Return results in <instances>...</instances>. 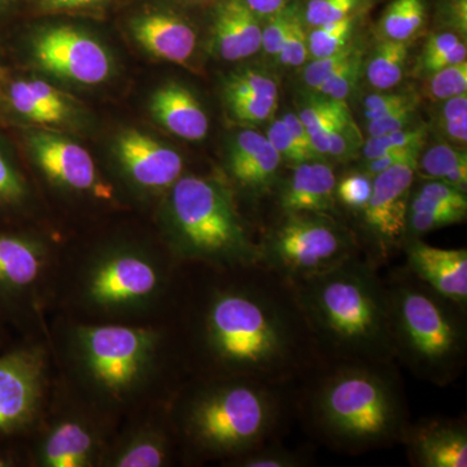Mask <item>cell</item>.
Segmentation results:
<instances>
[{"label": "cell", "instance_id": "36", "mask_svg": "<svg viewBox=\"0 0 467 467\" xmlns=\"http://www.w3.org/2000/svg\"><path fill=\"white\" fill-rule=\"evenodd\" d=\"M365 0H309L304 12V21L316 27L337 23L355 16Z\"/></svg>", "mask_w": 467, "mask_h": 467}, {"label": "cell", "instance_id": "34", "mask_svg": "<svg viewBox=\"0 0 467 467\" xmlns=\"http://www.w3.org/2000/svg\"><path fill=\"white\" fill-rule=\"evenodd\" d=\"M426 140V129L423 126L416 128L402 129L396 133L382 135V137H368L362 147L364 158L374 160L391 152V150L401 149H411V147H423Z\"/></svg>", "mask_w": 467, "mask_h": 467}, {"label": "cell", "instance_id": "38", "mask_svg": "<svg viewBox=\"0 0 467 467\" xmlns=\"http://www.w3.org/2000/svg\"><path fill=\"white\" fill-rule=\"evenodd\" d=\"M371 192H373V177L364 171H358V173L344 175L337 181L335 199L344 207L361 212L368 204Z\"/></svg>", "mask_w": 467, "mask_h": 467}, {"label": "cell", "instance_id": "20", "mask_svg": "<svg viewBox=\"0 0 467 467\" xmlns=\"http://www.w3.org/2000/svg\"><path fill=\"white\" fill-rule=\"evenodd\" d=\"M337 181L333 168L321 160L295 165L290 180L279 195V205L285 216L330 213L337 204Z\"/></svg>", "mask_w": 467, "mask_h": 467}, {"label": "cell", "instance_id": "32", "mask_svg": "<svg viewBox=\"0 0 467 467\" xmlns=\"http://www.w3.org/2000/svg\"><path fill=\"white\" fill-rule=\"evenodd\" d=\"M425 95L432 101H445L467 92V60L429 75Z\"/></svg>", "mask_w": 467, "mask_h": 467}, {"label": "cell", "instance_id": "51", "mask_svg": "<svg viewBox=\"0 0 467 467\" xmlns=\"http://www.w3.org/2000/svg\"><path fill=\"white\" fill-rule=\"evenodd\" d=\"M259 18H269L294 5V0H243Z\"/></svg>", "mask_w": 467, "mask_h": 467}, {"label": "cell", "instance_id": "33", "mask_svg": "<svg viewBox=\"0 0 467 467\" xmlns=\"http://www.w3.org/2000/svg\"><path fill=\"white\" fill-rule=\"evenodd\" d=\"M467 164L465 150L454 149L451 144L441 143L431 147L418 159L417 171L427 180H439L460 165Z\"/></svg>", "mask_w": 467, "mask_h": 467}, {"label": "cell", "instance_id": "48", "mask_svg": "<svg viewBox=\"0 0 467 467\" xmlns=\"http://www.w3.org/2000/svg\"><path fill=\"white\" fill-rule=\"evenodd\" d=\"M466 57L467 47L465 42L461 41L454 47H451L450 51L444 52V54L439 55L438 57L427 61L423 66L417 67V72L420 75L429 76L436 72V70L442 69V67L462 63V61L466 60Z\"/></svg>", "mask_w": 467, "mask_h": 467}, {"label": "cell", "instance_id": "7", "mask_svg": "<svg viewBox=\"0 0 467 467\" xmlns=\"http://www.w3.org/2000/svg\"><path fill=\"white\" fill-rule=\"evenodd\" d=\"M73 352L82 378L99 395L121 401L140 389L158 355L152 328L85 325L73 333Z\"/></svg>", "mask_w": 467, "mask_h": 467}, {"label": "cell", "instance_id": "42", "mask_svg": "<svg viewBox=\"0 0 467 467\" xmlns=\"http://www.w3.org/2000/svg\"><path fill=\"white\" fill-rule=\"evenodd\" d=\"M27 187L23 175L0 152V207H15L26 201Z\"/></svg>", "mask_w": 467, "mask_h": 467}, {"label": "cell", "instance_id": "56", "mask_svg": "<svg viewBox=\"0 0 467 467\" xmlns=\"http://www.w3.org/2000/svg\"><path fill=\"white\" fill-rule=\"evenodd\" d=\"M16 465V460L8 451H0V467H11Z\"/></svg>", "mask_w": 467, "mask_h": 467}, {"label": "cell", "instance_id": "31", "mask_svg": "<svg viewBox=\"0 0 467 467\" xmlns=\"http://www.w3.org/2000/svg\"><path fill=\"white\" fill-rule=\"evenodd\" d=\"M364 67V50L358 46L352 57L325 79L316 94L337 101H346L355 90Z\"/></svg>", "mask_w": 467, "mask_h": 467}, {"label": "cell", "instance_id": "45", "mask_svg": "<svg viewBox=\"0 0 467 467\" xmlns=\"http://www.w3.org/2000/svg\"><path fill=\"white\" fill-rule=\"evenodd\" d=\"M414 195L467 212L466 192L454 189L441 181L430 180L429 182L422 184Z\"/></svg>", "mask_w": 467, "mask_h": 467}, {"label": "cell", "instance_id": "55", "mask_svg": "<svg viewBox=\"0 0 467 467\" xmlns=\"http://www.w3.org/2000/svg\"><path fill=\"white\" fill-rule=\"evenodd\" d=\"M103 0H42L43 5L50 9H70L88 7Z\"/></svg>", "mask_w": 467, "mask_h": 467}, {"label": "cell", "instance_id": "25", "mask_svg": "<svg viewBox=\"0 0 467 467\" xmlns=\"http://www.w3.org/2000/svg\"><path fill=\"white\" fill-rule=\"evenodd\" d=\"M7 99L12 109L36 124H57L70 115L69 101L41 79H21L9 85Z\"/></svg>", "mask_w": 467, "mask_h": 467}, {"label": "cell", "instance_id": "15", "mask_svg": "<svg viewBox=\"0 0 467 467\" xmlns=\"http://www.w3.org/2000/svg\"><path fill=\"white\" fill-rule=\"evenodd\" d=\"M45 266L46 254L39 243L0 232V313L16 309L32 294Z\"/></svg>", "mask_w": 467, "mask_h": 467}, {"label": "cell", "instance_id": "10", "mask_svg": "<svg viewBox=\"0 0 467 467\" xmlns=\"http://www.w3.org/2000/svg\"><path fill=\"white\" fill-rule=\"evenodd\" d=\"M33 57L41 69L76 84H101L112 72V58L104 46L70 26L39 34L33 43Z\"/></svg>", "mask_w": 467, "mask_h": 467}, {"label": "cell", "instance_id": "37", "mask_svg": "<svg viewBox=\"0 0 467 467\" xmlns=\"http://www.w3.org/2000/svg\"><path fill=\"white\" fill-rule=\"evenodd\" d=\"M278 58L285 67H290L304 66L309 58L308 33L304 24V17L301 16L296 5L292 11L290 29Z\"/></svg>", "mask_w": 467, "mask_h": 467}, {"label": "cell", "instance_id": "43", "mask_svg": "<svg viewBox=\"0 0 467 467\" xmlns=\"http://www.w3.org/2000/svg\"><path fill=\"white\" fill-rule=\"evenodd\" d=\"M295 5H290L267 18L266 26L261 33V48L266 52L269 57H278L279 52L284 48L285 36L290 29L292 11Z\"/></svg>", "mask_w": 467, "mask_h": 467}, {"label": "cell", "instance_id": "44", "mask_svg": "<svg viewBox=\"0 0 467 467\" xmlns=\"http://www.w3.org/2000/svg\"><path fill=\"white\" fill-rule=\"evenodd\" d=\"M466 216L459 213H438V212H408L407 233L414 235L434 232L441 227L462 223Z\"/></svg>", "mask_w": 467, "mask_h": 467}, {"label": "cell", "instance_id": "11", "mask_svg": "<svg viewBox=\"0 0 467 467\" xmlns=\"http://www.w3.org/2000/svg\"><path fill=\"white\" fill-rule=\"evenodd\" d=\"M45 359L34 348L0 356V441L11 438L33 422L41 407Z\"/></svg>", "mask_w": 467, "mask_h": 467}, {"label": "cell", "instance_id": "16", "mask_svg": "<svg viewBox=\"0 0 467 467\" xmlns=\"http://www.w3.org/2000/svg\"><path fill=\"white\" fill-rule=\"evenodd\" d=\"M401 441L409 461L418 467H466L467 429L462 420H423L408 425Z\"/></svg>", "mask_w": 467, "mask_h": 467}, {"label": "cell", "instance_id": "30", "mask_svg": "<svg viewBox=\"0 0 467 467\" xmlns=\"http://www.w3.org/2000/svg\"><path fill=\"white\" fill-rule=\"evenodd\" d=\"M355 26L356 15L337 23L313 27L308 34L309 57H325L342 51L352 42Z\"/></svg>", "mask_w": 467, "mask_h": 467}, {"label": "cell", "instance_id": "18", "mask_svg": "<svg viewBox=\"0 0 467 467\" xmlns=\"http://www.w3.org/2000/svg\"><path fill=\"white\" fill-rule=\"evenodd\" d=\"M282 159L256 130H242L233 138L227 153V171L234 182L252 195H263L275 186Z\"/></svg>", "mask_w": 467, "mask_h": 467}, {"label": "cell", "instance_id": "49", "mask_svg": "<svg viewBox=\"0 0 467 467\" xmlns=\"http://www.w3.org/2000/svg\"><path fill=\"white\" fill-rule=\"evenodd\" d=\"M461 42L460 36L451 32H442L430 36L429 41L426 42L423 47L422 54H420V60H418L417 67L423 66L427 61L438 57L439 55L450 51L451 47Z\"/></svg>", "mask_w": 467, "mask_h": 467}, {"label": "cell", "instance_id": "5", "mask_svg": "<svg viewBox=\"0 0 467 467\" xmlns=\"http://www.w3.org/2000/svg\"><path fill=\"white\" fill-rule=\"evenodd\" d=\"M275 389L244 378H223L202 387L184 405V438L209 457L233 460L256 450L272 438L281 420Z\"/></svg>", "mask_w": 467, "mask_h": 467}, {"label": "cell", "instance_id": "13", "mask_svg": "<svg viewBox=\"0 0 467 467\" xmlns=\"http://www.w3.org/2000/svg\"><path fill=\"white\" fill-rule=\"evenodd\" d=\"M116 158L126 177L143 190L171 189L183 171L182 156L150 135L126 130L119 135Z\"/></svg>", "mask_w": 467, "mask_h": 467}, {"label": "cell", "instance_id": "41", "mask_svg": "<svg viewBox=\"0 0 467 467\" xmlns=\"http://www.w3.org/2000/svg\"><path fill=\"white\" fill-rule=\"evenodd\" d=\"M413 103H418V98L410 92H376L368 95L364 101L365 119L367 121H374Z\"/></svg>", "mask_w": 467, "mask_h": 467}, {"label": "cell", "instance_id": "17", "mask_svg": "<svg viewBox=\"0 0 467 467\" xmlns=\"http://www.w3.org/2000/svg\"><path fill=\"white\" fill-rule=\"evenodd\" d=\"M409 272L441 296L466 306V248L447 250L426 243L410 241L405 245Z\"/></svg>", "mask_w": 467, "mask_h": 467}, {"label": "cell", "instance_id": "54", "mask_svg": "<svg viewBox=\"0 0 467 467\" xmlns=\"http://www.w3.org/2000/svg\"><path fill=\"white\" fill-rule=\"evenodd\" d=\"M441 182L450 184V186L454 187V189L466 192L467 164L460 165V167L454 168L453 171H450V173L445 175L444 178H441Z\"/></svg>", "mask_w": 467, "mask_h": 467}, {"label": "cell", "instance_id": "9", "mask_svg": "<svg viewBox=\"0 0 467 467\" xmlns=\"http://www.w3.org/2000/svg\"><path fill=\"white\" fill-rule=\"evenodd\" d=\"M164 285V273L142 252L117 250L94 261L86 273L84 296L107 315L134 312L149 306Z\"/></svg>", "mask_w": 467, "mask_h": 467}, {"label": "cell", "instance_id": "40", "mask_svg": "<svg viewBox=\"0 0 467 467\" xmlns=\"http://www.w3.org/2000/svg\"><path fill=\"white\" fill-rule=\"evenodd\" d=\"M266 137L278 152V155L281 156L282 161H287L288 164L295 167V165H299L301 162L316 160L297 143L282 119L272 122V125L267 129Z\"/></svg>", "mask_w": 467, "mask_h": 467}, {"label": "cell", "instance_id": "3", "mask_svg": "<svg viewBox=\"0 0 467 467\" xmlns=\"http://www.w3.org/2000/svg\"><path fill=\"white\" fill-rule=\"evenodd\" d=\"M391 365L334 364L310 391L308 416L326 442L348 453L401 441L409 423Z\"/></svg>", "mask_w": 467, "mask_h": 467}, {"label": "cell", "instance_id": "53", "mask_svg": "<svg viewBox=\"0 0 467 467\" xmlns=\"http://www.w3.org/2000/svg\"><path fill=\"white\" fill-rule=\"evenodd\" d=\"M451 26L456 27L461 34H466L467 30V0H453L450 8Z\"/></svg>", "mask_w": 467, "mask_h": 467}, {"label": "cell", "instance_id": "39", "mask_svg": "<svg viewBox=\"0 0 467 467\" xmlns=\"http://www.w3.org/2000/svg\"><path fill=\"white\" fill-rule=\"evenodd\" d=\"M358 43L350 42L342 51L335 52V54L328 55V57L313 58L304 69V84L308 86L310 90H317L327 77L333 75L337 67H342L352 57L353 52L358 50Z\"/></svg>", "mask_w": 467, "mask_h": 467}, {"label": "cell", "instance_id": "19", "mask_svg": "<svg viewBox=\"0 0 467 467\" xmlns=\"http://www.w3.org/2000/svg\"><path fill=\"white\" fill-rule=\"evenodd\" d=\"M223 99L236 121L251 126L264 124L278 109V82L263 69L238 70L227 77Z\"/></svg>", "mask_w": 467, "mask_h": 467}, {"label": "cell", "instance_id": "12", "mask_svg": "<svg viewBox=\"0 0 467 467\" xmlns=\"http://www.w3.org/2000/svg\"><path fill=\"white\" fill-rule=\"evenodd\" d=\"M420 155L405 160L373 178V192L359 213L378 250L386 254L407 234L410 190Z\"/></svg>", "mask_w": 467, "mask_h": 467}, {"label": "cell", "instance_id": "1", "mask_svg": "<svg viewBox=\"0 0 467 467\" xmlns=\"http://www.w3.org/2000/svg\"><path fill=\"white\" fill-rule=\"evenodd\" d=\"M238 281L208 295L199 324V347L223 378L281 386L321 358L290 279L269 267H239Z\"/></svg>", "mask_w": 467, "mask_h": 467}, {"label": "cell", "instance_id": "47", "mask_svg": "<svg viewBox=\"0 0 467 467\" xmlns=\"http://www.w3.org/2000/svg\"><path fill=\"white\" fill-rule=\"evenodd\" d=\"M420 150H422V147L418 146L411 147V149L391 150V152L386 153V155L380 156V158L368 160L362 171L374 178L376 175L383 173L387 169L400 164L405 160L420 155Z\"/></svg>", "mask_w": 467, "mask_h": 467}, {"label": "cell", "instance_id": "27", "mask_svg": "<svg viewBox=\"0 0 467 467\" xmlns=\"http://www.w3.org/2000/svg\"><path fill=\"white\" fill-rule=\"evenodd\" d=\"M409 43L383 39L377 46L367 66L368 81L379 91H389L404 78Z\"/></svg>", "mask_w": 467, "mask_h": 467}, {"label": "cell", "instance_id": "28", "mask_svg": "<svg viewBox=\"0 0 467 467\" xmlns=\"http://www.w3.org/2000/svg\"><path fill=\"white\" fill-rule=\"evenodd\" d=\"M346 101L315 97L301 107V121L308 131L310 142L319 158H326V138L335 122L349 115Z\"/></svg>", "mask_w": 467, "mask_h": 467}, {"label": "cell", "instance_id": "21", "mask_svg": "<svg viewBox=\"0 0 467 467\" xmlns=\"http://www.w3.org/2000/svg\"><path fill=\"white\" fill-rule=\"evenodd\" d=\"M131 34L152 57L171 63H187L195 52V30L174 15L156 12L137 17L131 23Z\"/></svg>", "mask_w": 467, "mask_h": 467}, {"label": "cell", "instance_id": "26", "mask_svg": "<svg viewBox=\"0 0 467 467\" xmlns=\"http://www.w3.org/2000/svg\"><path fill=\"white\" fill-rule=\"evenodd\" d=\"M171 448L159 430L143 429L129 436L110 453L109 466L161 467L168 465Z\"/></svg>", "mask_w": 467, "mask_h": 467}, {"label": "cell", "instance_id": "2", "mask_svg": "<svg viewBox=\"0 0 467 467\" xmlns=\"http://www.w3.org/2000/svg\"><path fill=\"white\" fill-rule=\"evenodd\" d=\"M290 281L321 361L392 364L389 292L373 264L350 257L325 272Z\"/></svg>", "mask_w": 467, "mask_h": 467}, {"label": "cell", "instance_id": "52", "mask_svg": "<svg viewBox=\"0 0 467 467\" xmlns=\"http://www.w3.org/2000/svg\"><path fill=\"white\" fill-rule=\"evenodd\" d=\"M441 112V124L444 122L456 121V119H465L467 117V92L459 97L451 98V99L442 101Z\"/></svg>", "mask_w": 467, "mask_h": 467}, {"label": "cell", "instance_id": "29", "mask_svg": "<svg viewBox=\"0 0 467 467\" xmlns=\"http://www.w3.org/2000/svg\"><path fill=\"white\" fill-rule=\"evenodd\" d=\"M426 21V8L422 0H393L380 20L383 39L408 42Z\"/></svg>", "mask_w": 467, "mask_h": 467}, {"label": "cell", "instance_id": "14", "mask_svg": "<svg viewBox=\"0 0 467 467\" xmlns=\"http://www.w3.org/2000/svg\"><path fill=\"white\" fill-rule=\"evenodd\" d=\"M29 147L34 161L52 182L77 192H94L99 187L94 160L78 143L39 131L30 135Z\"/></svg>", "mask_w": 467, "mask_h": 467}, {"label": "cell", "instance_id": "8", "mask_svg": "<svg viewBox=\"0 0 467 467\" xmlns=\"http://www.w3.org/2000/svg\"><path fill=\"white\" fill-rule=\"evenodd\" d=\"M259 251V264L287 279L317 275L358 256L346 230L327 214L313 213L285 216Z\"/></svg>", "mask_w": 467, "mask_h": 467}, {"label": "cell", "instance_id": "23", "mask_svg": "<svg viewBox=\"0 0 467 467\" xmlns=\"http://www.w3.org/2000/svg\"><path fill=\"white\" fill-rule=\"evenodd\" d=\"M99 441L90 426L63 420L48 430L36 448V462L45 467H88L97 460Z\"/></svg>", "mask_w": 467, "mask_h": 467}, {"label": "cell", "instance_id": "35", "mask_svg": "<svg viewBox=\"0 0 467 467\" xmlns=\"http://www.w3.org/2000/svg\"><path fill=\"white\" fill-rule=\"evenodd\" d=\"M232 462L234 466L239 467H301L306 466L308 460L297 451L264 444L256 450L235 457Z\"/></svg>", "mask_w": 467, "mask_h": 467}, {"label": "cell", "instance_id": "50", "mask_svg": "<svg viewBox=\"0 0 467 467\" xmlns=\"http://www.w3.org/2000/svg\"><path fill=\"white\" fill-rule=\"evenodd\" d=\"M282 119H284L285 126H287L291 134L294 135L297 143H299L313 159L319 160V156L316 153L312 142H310L308 131H306V126H304L303 121H301L299 115H297V113L288 112L282 117Z\"/></svg>", "mask_w": 467, "mask_h": 467}, {"label": "cell", "instance_id": "24", "mask_svg": "<svg viewBox=\"0 0 467 467\" xmlns=\"http://www.w3.org/2000/svg\"><path fill=\"white\" fill-rule=\"evenodd\" d=\"M260 18L243 0H226L214 21V48L223 60L238 61L261 50Z\"/></svg>", "mask_w": 467, "mask_h": 467}, {"label": "cell", "instance_id": "4", "mask_svg": "<svg viewBox=\"0 0 467 467\" xmlns=\"http://www.w3.org/2000/svg\"><path fill=\"white\" fill-rule=\"evenodd\" d=\"M387 285L395 358L420 380L447 386L467 358L466 306L447 299L410 272Z\"/></svg>", "mask_w": 467, "mask_h": 467}, {"label": "cell", "instance_id": "46", "mask_svg": "<svg viewBox=\"0 0 467 467\" xmlns=\"http://www.w3.org/2000/svg\"><path fill=\"white\" fill-rule=\"evenodd\" d=\"M417 106L418 103L409 104V106L402 107L401 109L396 110L391 115L374 119V121H368L367 131L368 137H382V135L396 133V131L409 128L413 124Z\"/></svg>", "mask_w": 467, "mask_h": 467}, {"label": "cell", "instance_id": "6", "mask_svg": "<svg viewBox=\"0 0 467 467\" xmlns=\"http://www.w3.org/2000/svg\"><path fill=\"white\" fill-rule=\"evenodd\" d=\"M168 214L175 248L187 259L223 269L259 264V245L248 238L232 192L217 181L181 177L171 187Z\"/></svg>", "mask_w": 467, "mask_h": 467}, {"label": "cell", "instance_id": "22", "mask_svg": "<svg viewBox=\"0 0 467 467\" xmlns=\"http://www.w3.org/2000/svg\"><path fill=\"white\" fill-rule=\"evenodd\" d=\"M150 112L171 134L190 142L207 137V113L195 95L183 85L168 82L153 92Z\"/></svg>", "mask_w": 467, "mask_h": 467}]
</instances>
